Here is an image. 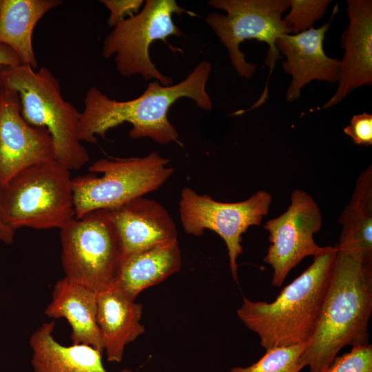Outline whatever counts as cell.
<instances>
[{"instance_id":"3957f363","label":"cell","mask_w":372,"mask_h":372,"mask_svg":"<svg viewBox=\"0 0 372 372\" xmlns=\"http://www.w3.org/2000/svg\"><path fill=\"white\" fill-rule=\"evenodd\" d=\"M337 254L335 246L322 247L312 263L287 285L271 302L244 297L236 313L256 333L260 345L276 347L304 343L316 330L331 280Z\"/></svg>"},{"instance_id":"7a4b0ae2","label":"cell","mask_w":372,"mask_h":372,"mask_svg":"<svg viewBox=\"0 0 372 372\" xmlns=\"http://www.w3.org/2000/svg\"><path fill=\"white\" fill-rule=\"evenodd\" d=\"M335 263L316 330L300 357L309 372H323L344 347L367 345L372 312V260L335 245Z\"/></svg>"},{"instance_id":"6da1fadb","label":"cell","mask_w":372,"mask_h":372,"mask_svg":"<svg viewBox=\"0 0 372 372\" xmlns=\"http://www.w3.org/2000/svg\"><path fill=\"white\" fill-rule=\"evenodd\" d=\"M210 72V63L202 61L180 83L165 86L154 81L141 95L125 101L111 99L96 87H90L79 118L80 141L96 143V136L105 138L109 130L128 123L132 126L129 133L132 138L146 137L161 144L181 145L176 129L168 120V112L181 98L192 99L198 107L211 110L212 103L206 91Z\"/></svg>"},{"instance_id":"4fadbf2b","label":"cell","mask_w":372,"mask_h":372,"mask_svg":"<svg viewBox=\"0 0 372 372\" xmlns=\"http://www.w3.org/2000/svg\"><path fill=\"white\" fill-rule=\"evenodd\" d=\"M347 3L349 23L341 35L344 53L338 86L324 109L338 105L355 89L372 85V1L347 0Z\"/></svg>"},{"instance_id":"9a60e30c","label":"cell","mask_w":372,"mask_h":372,"mask_svg":"<svg viewBox=\"0 0 372 372\" xmlns=\"http://www.w3.org/2000/svg\"><path fill=\"white\" fill-rule=\"evenodd\" d=\"M105 210L118 234L125 256L178 240L172 218L154 200L141 196Z\"/></svg>"},{"instance_id":"d6986e66","label":"cell","mask_w":372,"mask_h":372,"mask_svg":"<svg viewBox=\"0 0 372 372\" xmlns=\"http://www.w3.org/2000/svg\"><path fill=\"white\" fill-rule=\"evenodd\" d=\"M181 265L178 240L152 246L125 256L112 287L135 300L145 289L178 272Z\"/></svg>"},{"instance_id":"cb8c5ba5","label":"cell","mask_w":372,"mask_h":372,"mask_svg":"<svg viewBox=\"0 0 372 372\" xmlns=\"http://www.w3.org/2000/svg\"><path fill=\"white\" fill-rule=\"evenodd\" d=\"M323 372H372L371 344L352 347L349 352L336 356Z\"/></svg>"},{"instance_id":"277c9868","label":"cell","mask_w":372,"mask_h":372,"mask_svg":"<svg viewBox=\"0 0 372 372\" xmlns=\"http://www.w3.org/2000/svg\"><path fill=\"white\" fill-rule=\"evenodd\" d=\"M0 78L5 87L17 93L25 121L49 132L56 161L70 170L83 167L89 155L79 137L81 113L64 100L59 81L51 71L22 64L0 66Z\"/></svg>"},{"instance_id":"ffe728a7","label":"cell","mask_w":372,"mask_h":372,"mask_svg":"<svg viewBox=\"0 0 372 372\" xmlns=\"http://www.w3.org/2000/svg\"><path fill=\"white\" fill-rule=\"evenodd\" d=\"M62 3L61 0H0V44L13 50L22 65L37 70L34 28L48 12Z\"/></svg>"},{"instance_id":"52a82bcc","label":"cell","mask_w":372,"mask_h":372,"mask_svg":"<svg viewBox=\"0 0 372 372\" xmlns=\"http://www.w3.org/2000/svg\"><path fill=\"white\" fill-rule=\"evenodd\" d=\"M169 159L152 152L143 157L100 158L90 174L72 178L75 218L121 205L159 188L173 174Z\"/></svg>"},{"instance_id":"30bf717a","label":"cell","mask_w":372,"mask_h":372,"mask_svg":"<svg viewBox=\"0 0 372 372\" xmlns=\"http://www.w3.org/2000/svg\"><path fill=\"white\" fill-rule=\"evenodd\" d=\"M271 202V195L265 190L258 191L242 201L223 203L185 187L179 201L180 220L189 235L200 236L205 229H209L223 238L227 249L231 276L238 281L237 260L243 252L242 235L250 226L261 224Z\"/></svg>"},{"instance_id":"ac0fdd59","label":"cell","mask_w":372,"mask_h":372,"mask_svg":"<svg viewBox=\"0 0 372 372\" xmlns=\"http://www.w3.org/2000/svg\"><path fill=\"white\" fill-rule=\"evenodd\" d=\"M54 327V320L45 322L30 335L34 372H108L102 352L85 344H60L53 335ZM118 372L134 371L124 369Z\"/></svg>"},{"instance_id":"9c48e42d","label":"cell","mask_w":372,"mask_h":372,"mask_svg":"<svg viewBox=\"0 0 372 372\" xmlns=\"http://www.w3.org/2000/svg\"><path fill=\"white\" fill-rule=\"evenodd\" d=\"M192 12L180 7L174 0H147L141 10L118 23L104 40L102 54L105 59L114 55L117 71L123 76L139 74L145 80L154 79L163 85H171L173 79L163 74L151 61L149 49L152 43L167 42L172 36L183 35L173 21V15Z\"/></svg>"},{"instance_id":"5bb4252c","label":"cell","mask_w":372,"mask_h":372,"mask_svg":"<svg viewBox=\"0 0 372 372\" xmlns=\"http://www.w3.org/2000/svg\"><path fill=\"white\" fill-rule=\"evenodd\" d=\"M330 25L331 20L318 28L296 34H282L276 39L275 45L280 55L286 58L282 62L283 70L292 77L286 93L287 101L297 99L302 89L312 81H338L340 60L329 57L323 49Z\"/></svg>"},{"instance_id":"83f0119b","label":"cell","mask_w":372,"mask_h":372,"mask_svg":"<svg viewBox=\"0 0 372 372\" xmlns=\"http://www.w3.org/2000/svg\"><path fill=\"white\" fill-rule=\"evenodd\" d=\"M15 231L7 226L1 216V187H0V242L6 245L14 242Z\"/></svg>"},{"instance_id":"603a6c76","label":"cell","mask_w":372,"mask_h":372,"mask_svg":"<svg viewBox=\"0 0 372 372\" xmlns=\"http://www.w3.org/2000/svg\"><path fill=\"white\" fill-rule=\"evenodd\" d=\"M290 10L282 18L289 34H296L312 28L327 9L330 0H289Z\"/></svg>"},{"instance_id":"ba28073f","label":"cell","mask_w":372,"mask_h":372,"mask_svg":"<svg viewBox=\"0 0 372 372\" xmlns=\"http://www.w3.org/2000/svg\"><path fill=\"white\" fill-rule=\"evenodd\" d=\"M60 237L66 278L97 293L114 285L125 254L105 209L74 218L60 229Z\"/></svg>"},{"instance_id":"8fae6325","label":"cell","mask_w":372,"mask_h":372,"mask_svg":"<svg viewBox=\"0 0 372 372\" xmlns=\"http://www.w3.org/2000/svg\"><path fill=\"white\" fill-rule=\"evenodd\" d=\"M322 223L319 206L300 189L292 192L290 205L283 214L266 222L264 227L269 232L270 245L264 261L273 269V286L281 287L302 259L319 252L322 247L315 242L313 236Z\"/></svg>"},{"instance_id":"d4e9b609","label":"cell","mask_w":372,"mask_h":372,"mask_svg":"<svg viewBox=\"0 0 372 372\" xmlns=\"http://www.w3.org/2000/svg\"><path fill=\"white\" fill-rule=\"evenodd\" d=\"M344 132L351 138L353 142L366 147L372 145V115L363 112L352 116L350 123Z\"/></svg>"},{"instance_id":"484cf974","label":"cell","mask_w":372,"mask_h":372,"mask_svg":"<svg viewBox=\"0 0 372 372\" xmlns=\"http://www.w3.org/2000/svg\"><path fill=\"white\" fill-rule=\"evenodd\" d=\"M110 11L107 24L114 27L121 21L136 14L142 5L143 0H102L100 1Z\"/></svg>"},{"instance_id":"7c38bea8","label":"cell","mask_w":372,"mask_h":372,"mask_svg":"<svg viewBox=\"0 0 372 372\" xmlns=\"http://www.w3.org/2000/svg\"><path fill=\"white\" fill-rule=\"evenodd\" d=\"M54 160L49 132L28 123L21 114L17 93L3 86L0 100V187L21 171Z\"/></svg>"},{"instance_id":"e0dca14e","label":"cell","mask_w":372,"mask_h":372,"mask_svg":"<svg viewBox=\"0 0 372 372\" xmlns=\"http://www.w3.org/2000/svg\"><path fill=\"white\" fill-rule=\"evenodd\" d=\"M143 309L113 287L97 293V324L109 362H121L125 347L145 332Z\"/></svg>"},{"instance_id":"7402d4cb","label":"cell","mask_w":372,"mask_h":372,"mask_svg":"<svg viewBox=\"0 0 372 372\" xmlns=\"http://www.w3.org/2000/svg\"><path fill=\"white\" fill-rule=\"evenodd\" d=\"M308 342L269 349L256 362L247 367H233L230 372H300L304 368L300 357Z\"/></svg>"},{"instance_id":"8992f818","label":"cell","mask_w":372,"mask_h":372,"mask_svg":"<svg viewBox=\"0 0 372 372\" xmlns=\"http://www.w3.org/2000/svg\"><path fill=\"white\" fill-rule=\"evenodd\" d=\"M207 3L227 13H210L205 21L227 48L231 65L240 77L251 79L256 65L245 60L240 44L256 39L269 47L265 64L269 68V76L261 96L250 107L257 108L265 102L270 76L276 61L282 59L275 42L280 36L289 34L282 17L289 8V0H210Z\"/></svg>"},{"instance_id":"44dd1931","label":"cell","mask_w":372,"mask_h":372,"mask_svg":"<svg viewBox=\"0 0 372 372\" xmlns=\"http://www.w3.org/2000/svg\"><path fill=\"white\" fill-rule=\"evenodd\" d=\"M342 227L338 245L359 251L372 260V167L357 178L349 204L339 217Z\"/></svg>"},{"instance_id":"4316f807","label":"cell","mask_w":372,"mask_h":372,"mask_svg":"<svg viewBox=\"0 0 372 372\" xmlns=\"http://www.w3.org/2000/svg\"><path fill=\"white\" fill-rule=\"evenodd\" d=\"M21 64L19 57L13 50L0 44V66H16Z\"/></svg>"},{"instance_id":"f1b7e54d","label":"cell","mask_w":372,"mask_h":372,"mask_svg":"<svg viewBox=\"0 0 372 372\" xmlns=\"http://www.w3.org/2000/svg\"><path fill=\"white\" fill-rule=\"evenodd\" d=\"M3 85L0 78V100H1V96L3 92Z\"/></svg>"},{"instance_id":"2e32d148","label":"cell","mask_w":372,"mask_h":372,"mask_svg":"<svg viewBox=\"0 0 372 372\" xmlns=\"http://www.w3.org/2000/svg\"><path fill=\"white\" fill-rule=\"evenodd\" d=\"M44 313L52 319L68 321L72 344H87L104 352L96 319L97 293L64 277L54 285L52 300Z\"/></svg>"},{"instance_id":"5b68a950","label":"cell","mask_w":372,"mask_h":372,"mask_svg":"<svg viewBox=\"0 0 372 372\" xmlns=\"http://www.w3.org/2000/svg\"><path fill=\"white\" fill-rule=\"evenodd\" d=\"M1 216L14 231L61 229L75 218L70 170L54 160L21 171L1 187Z\"/></svg>"}]
</instances>
